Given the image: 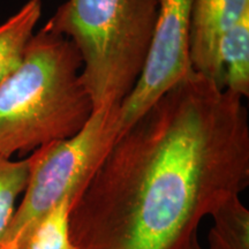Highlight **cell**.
I'll return each mask as SVG.
<instances>
[{"label": "cell", "instance_id": "obj_5", "mask_svg": "<svg viewBox=\"0 0 249 249\" xmlns=\"http://www.w3.org/2000/svg\"><path fill=\"white\" fill-rule=\"evenodd\" d=\"M194 0H160L147 59L132 92L119 107L120 134L164 93L194 73L189 57Z\"/></svg>", "mask_w": 249, "mask_h": 249}, {"label": "cell", "instance_id": "obj_13", "mask_svg": "<svg viewBox=\"0 0 249 249\" xmlns=\"http://www.w3.org/2000/svg\"><path fill=\"white\" fill-rule=\"evenodd\" d=\"M1 249H26L23 247H21V246H18V244H15V242H6L2 246Z\"/></svg>", "mask_w": 249, "mask_h": 249}, {"label": "cell", "instance_id": "obj_1", "mask_svg": "<svg viewBox=\"0 0 249 249\" xmlns=\"http://www.w3.org/2000/svg\"><path fill=\"white\" fill-rule=\"evenodd\" d=\"M241 97L193 73L120 134L70 214L77 249H183L249 185Z\"/></svg>", "mask_w": 249, "mask_h": 249}, {"label": "cell", "instance_id": "obj_7", "mask_svg": "<svg viewBox=\"0 0 249 249\" xmlns=\"http://www.w3.org/2000/svg\"><path fill=\"white\" fill-rule=\"evenodd\" d=\"M42 8L40 0H28L17 13L0 23V85L22 61L42 17Z\"/></svg>", "mask_w": 249, "mask_h": 249}, {"label": "cell", "instance_id": "obj_9", "mask_svg": "<svg viewBox=\"0 0 249 249\" xmlns=\"http://www.w3.org/2000/svg\"><path fill=\"white\" fill-rule=\"evenodd\" d=\"M210 216L213 224L208 249H249V210L238 195L223 202Z\"/></svg>", "mask_w": 249, "mask_h": 249}, {"label": "cell", "instance_id": "obj_3", "mask_svg": "<svg viewBox=\"0 0 249 249\" xmlns=\"http://www.w3.org/2000/svg\"><path fill=\"white\" fill-rule=\"evenodd\" d=\"M160 0H67L44 28L65 36L82 59L93 110L120 105L138 82Z\"/></svg>", "mask_w": 249, "mask_h": 249}, {"label": "cell", "instance_id": "obj_12", "mask_svg": "<svg viewBox=\"0 0 249 249\" xmlns=\"http://www.w3.org/2000/svg\"><path fill=\"white\" fill-rule=\"evenodd\" d=\"M183 249H203L201 247L200 242H198L197 233L192 236L191 240L187 242V245L185 246V247H183Z\"/></svg>", "mask_w": 249, "mask_h": 249}, {"label": "cell", "instance_id": "obj_2", "mask_svg": "<svg viewBox=\"0 0 249 249\" xmlns=\"http://www.w3.org/2000/svg\"><path fill=\"white\" fill-rule=\"evenodd\" d=\"M82 59L70 39L43 27L0 85V156L12 158L70 139L93 113Z\"/></svg>", "mask_w": 249, "mask_h": 249}, {"label": "cell", "instance_id": "obj_6", "mask_svg": "<svg viewBox=\"0 0 249 249\" xmlns=\"http://www.w3.org/2000/svg\"><path fill=\"white\" fill-rule=\"evenodd\" d=\"M249 0H194L192 9L189 57L193 71L224 88L219 61L223 37L245 14Z\"/></svg>", "mask_w": 249, "mask_h": 249}, {"label": "cell", "instance_id": "obj_4", "mask_svg": "<svg viewBox=\"0 0 249 249\" xmlns=\"http://www.w3.org/2000/svg\"><path fill=\"white\" fill-rule=\"evenodd\" d=\"M119 107L97 108L74 136L31 152L29 179L5 244L15 242L22 247L34 226L52 208L65 197L77 200L119 138Z\"/></svg>", "mask_w": 249, "mask_h": 249}, {"label": "cell", "instance_id": "obj_8", "mask_svg": "<svg viewBox=\"0 0 249 249\" xmlns=\"http://www.w3.org/2000/svg\"><path fill=\"white\" fill-rule=\"evenodd\" d=\"M219 61L225 90L239 97L249 96V13L225 34L220 42Z\"/></svg>", "mask_w": 249, "mask_h": 249}, {"label": "cell", "instance_id": "obj_10", "mask_svg": "<svg viewBox=\"0 0 249 249\" xmlns=\"http://www.w3.org/2000/svg\"><path fill=\"white\" fill-rule=\"evenodd\" d=\"M74 200L65 197L31 230L22 247L26 249H77L71 240L70 214Z\"/></svg>", "mask_w": 249, "mask_h": 249}, {"label": "cell", "instance_id": "obj_11", "mask_svg": "<svg viewBox=\"0 0 249 249\" xmlns=\"http://www.w3.org/2000/svg\"><path fill=\"white\" fill-rule=\"evenodd\" d=\"M29 179V160H12L0 156V249L17 210L18 196L23 194Z\"/></svg>", "mask_w": 249, "mask_h": 249}]
</instances>
